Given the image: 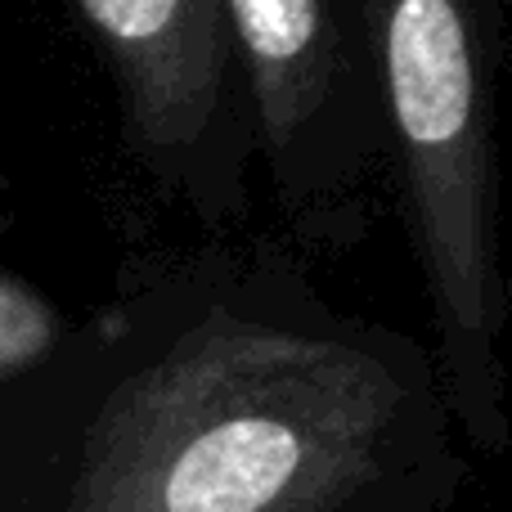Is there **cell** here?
Returning <instances> with one entry per match:
<instances>
[{
    "label": "cell",
    "instance_id": "cell-2",
    "mask_svg": "<svg viewBox=\"0 0 512 512\" xmlns=\"http://www.w3.org/2000/svg\"><path fill=\"white\" fill-rule=\"evenodd\" d=\"M387 144L441 328L454 409L481 450H504L495 256V0H360Z\"/></svg>",
    "mask_w": 512,
    "mask_h": 512
},
{
    "label": "cell",
    "instance_id": "cell-3",
    "mask_svg": "<svg viewBox=\"0 0 512 512\" xmlns=\"http://www.w3.org/2000/svg\"><path fill=\"white\" fill-rule=\"evenodd\" d=\"M256 140L292 203L333 194L387 140L360 0H230Z\"/></svg>",
    "mask_w": 512,
    "mask_h": 512
},
{
    "label": "cell",
    "instance_id": "cell-4",
    "mask_svg": "<svg viewBox=\"0 0 512 512\" xmlns=\"http://www.w3.org/2000/svg\"><path fill=\"white\" fill-rule=\"evenodd\" d=\"M113 72L135 149L167 180H216L256 135L230 0H72Z\"/></svg>",
    "mask_w": 512,
    "mask_h": 512
},
{
    "label": "cell",
    "instance_id": "cell-1",
    "mask_svg": "<svg viewBox=\"0 0 512 512\" xmlns=\"http://www.w3.org/2000/svg\"><path fill=\"white\" fill-rule=\"evenodd\" d=\"M405 414L373 346L221 310L108 396L63 512H346Z\"/></svg>",
    "mask_w": 512,
    "mask_h": 512
}]
</instances>
